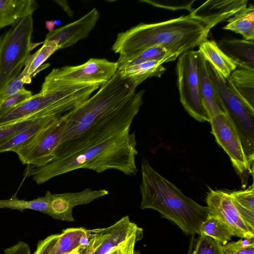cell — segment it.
Here are the masks:
<instances>
[{"label": "cell", "instance_id": "obj_1", "mask_svg": "<svg viewBox=\"0 0 254 254\" xmlns=\"http://www.w3.org/2000/svg\"><path fill=\"white\" fill-rule=\"evenodd\" d=\"M136 88L117 71L93 96L65 113L55 159L129 131L143 104L144 90L136 92Z\"/></svg>", "mask_w": 254, "mask_h": 254}, {"label": "cell", "instance_id": "obj_2", "mask_svg": "<svg viewBox=\"0 0 254 254\" xmlns=\"http://www.w3.org/2000/svg\"><path fill=\"white\" fill-rule=\"evenodd\" d=\"M134 133L127 131L84 148L74 154L57 159L42 167L28 165L25 177H32L37 184L79 169L101 173L116 169L126 175L134 176L137 169L135 157L137 154Z\"/></svg>", "mask_w": 254, "mask_h": 254}, {"label": "cell", "instance_id": "obj_3", "mask_svg": "<svg viewBox=\"0 0 254 254\" xmlns=\"http://www.w3.org/2000/svg\"><path fill=\"white\" fill-rule=\"evenodd\" d=\"M210 30L190 13L158 23H140L119 33L112 50L127 55L159 46L179 57L207 39Z\"/></svg>", "mask_w": 254, "mask_h": 254}, {"label": "cell", "instance_id": "obj_4", "mask_svg": "<svg viewBox=\"0 0 254 254\" xmlns=\"http://www.w3.org/2000/svg\"><path fill=\"white\" fill-rule=\"evenodd\" d=\"M141 173L140 208L157 211L187 235L199 234V227L208 215L207 207L185 195L145 159L141 162Z\"/></svg>", "mask_w": 254, "mask_h": 254}, {"label": "cell", "instance_id": "obj_5", "mask_svg": "<svg viewBox=\"0 0 254 254\" xmlns=\"http://www.w3.org/2000/svg\"><path fill=\"white\" fill-rule=\"evenodd\" d=\"M100 87L90 84L57 86L44 80L38 93L0 113V126L34 115H64L88 99Z\"/></svg>", "mask_w": 254, "mask_h": 254}, {"label": "cell", "instance_id": "obj_6", "mask_svg": "<svg viewBox=\"0 0 254 254\" xmlns=\"http://www.w3.org/2000/svg\"><path fill=\"white\" fill-rule=\"evenodd\" d=\"M32 14L21 19L0 36V96L21 72L30 52L44 42L33 43Z\"/></svg>", "mask_w": 254, "mask_h": 254}, {"label": "cell", "instance_id": "obj_7", "mask_svg": "<svg viewBox=\"0 0 254 254\" xmlns=\"http://www.w3.org/2000/svg\"><path fill=\"white\" fill-rule=\"evenodd\" d=\"M207 67L220 101L240 138L248 159L254 157V108L235 91L228 78L222 77L207 62Z\"/></svg>", "mask_w": 254, "mask_h": 254}, {"label": "cell", "instance_id": "obj_8", "mask_svg": "<svg viewBox=\"0 0 254 254\" xmlns=\"http://www.w3.org/2000/svg\"><path fill=\"white\" fill-rule=\"evenodd\" d=\"M198 51L190 50L179 57L176 73L180 101L187 112L198 121L210 119L201 98L197 71Z\"/></svg>", "mask_w": 254, "mask_h": 254}, {"label": "cell", "instance_id": "obj_9", "mask_svg": "<svg viewBox=\"0 0 254 254\" xmlns=\"http://www.w3.org/2000/svg\"><path fill=\"white\" fill-rule=\"evenodd\" d=\"M117 70V62L93 58L79 65L54 68L44 80L57 86L90 84L101 86L107 82Z\"/></svg>", "mask_w": 254, "mask_h": 254}, {"label": "cell", "instance_id": "obj_10", "mask_svg": "<svg viewBox=\"0 0 254 254\" xmlns=\"http://www.w3.org/2000/svg\"><path fill=\"white\" fill-rule=\"evenodd\" d=\"M64 115L15 152L22 164L42 167L56 159L63 130Z\"/></svg>", "mask_w": 254, "mask_h": 254}, {"label": "cell", "instance_id": "obj_11", "mask_svg": "<svg viewBox=\"0 0 254 254\" xmlns=\"http://www.w3.org/2000/svg\"><path fill=\"white\" fill-rule=\"evenodd\" d=\"M212 133L216 142L229 155L232 165L242 180L243 187L247 186L250 175L254 169L250 167L239 136L226 114L212 118L209 121Z\"/></svg>", "mask_w": 254, "mask_h": 254}, {"label": "cell", "instance_id": "obj_12", "mask_svg": "<svg viewBox=\"0 0 254 254\" xmlns=\"http://www.w3.org/2000/svg\"><path fill=\"white\" fill-rule=\"evenodd\" d=\"M206 202L208 214L225 223L231 230L233 236L254 238V231L250 229L241 215L228 192L209 189Z\"/></svg>", "mask_w": 254, "mask_h": 254}, {"label": "cell", "instance_id": "obj_13", "mask_svg": "<svg viewBox=\"0 0 254 254\" xmlns=\"http://www.w3.org/2000/svg\"><path fill=\"white\" fill-rule=\"evenodd\" d=\"M109 193L105 189L92 190L87 188L76 192L52 193L51 216L62 221H74L72 210L75 206L88 204L96 199L108 194Z\"/></svg>", "mask_w": 254, "mask_h": 254}, {"label": "cell", "instance_id": "obj_14", "mask_svg": "<svg viewBox=\"0 0 254 254\" xmlns=\"http://www.w3.org/2000/svg\"><path fill=\"white\" fill-rule=\"evenodd\" d=\"M99 12L94 8L78 20L50 31L45 40L56 41L60 49L70 47L85 38L99 18Z\"/></svg>", "mask_w": 254, "mask_h": 254}, {"label": "cell", "instance_id": "obj_15", "mask_svg": "<svg viewBox=\"0 0 254 254\" xmlns=\"http://www.w3.org/2000/svg\"><path fill=\"white\" fill-rule=\"evenodd\" d=\"M247 3L246 0H208L190 13L211 29L247 6Z\"/></svg>", "mask_w": 254, "mask_h": 254}, {"label": "cell", "instance_id": "obj_16", "mask_svg": "<svg viewBox=\"0 0 254 254\" xmlns=\"http://www.w3.org/2000/svg\"><path fill=\"white\" fill-rule=\"evenodd\" d=\"M206 63V60L199 53L197 64L199 91L203 106L210 120L225 112L210 77Z\"/></svg>", "mask_w": 254, "mask_h": 254}, {"label": "cell", "instance_id": "obj_17", "mask_svg": "<svg viewBox=\"0 0 254 254\" xmlns=\"http://www.w3.org/2000/svg\"><path fill=\"white\" fill-rule=\"evenodd\" d=\"M105 229V237L91 254H107L133 235L143 230L132 222L128 216L122 218Z\"/></svg>", "mask_w": 254, "mask_h": 254}, {"label": "cell", "instance_id": "obj_18", "mask_svg": "<svg viewBox=\"0 0 254 254\" xmlns=\"http://www.w3.org/2000/svg\"><path fill=\"white\" fill-rule=\"evenodd\" d=\"M91 230L83 228H71L64 230L58 239L50 254H75L88 246Z\"/></svg>", "mask_w": 254, "mask_h": 254}, {"label": "cell", "instance_id": "obj_19", "mask_svg": "<svg viewBox=\"0 0 254 254\" xmlns=\"http://www.w3.org/2000/svg\"><path fill=\"white\" fill-rule=\"evenodd\" d=\"M217 45L237 67L254 69V41L222 39Z\"/></svg>", "mask_w": 254, "mask_h": 254}, {"label": "cell", "instance_id": "obj_20", "mask_svg": "<svg viewBox=\"0 0 254 254\" xmlns=\"http://www.w3.org/2000/svg\"><path fill=\"white\" fill-rule=\"evenodd\" d=\"M37 7L34 0H0V30L14 26L23 18L33 14Z\"/></svg>", "mask_w": 254, "mask_h": 254}, {"label": "cell", "instance_id": "obj_21", "mask_svg": "<svg viewBox=\"0 0 254 254\" xmlns=\"http://www.w3.org/2000/svg\"><path fill=\"white\" fill-rule=\"evenodd\" d=\"M198 52L214 68L225 78L237 67L236 64L213 40L205 39L198 46Z\"/></svg>", "mask_w": 254, "mask_h": 254}, {"label": "cell", "instance_id": "obj_22", "mask_svg": "<svg viewBox=\"0 0 254 254\" xmlns=\"http://www.w3.org/2000/svg\"><path fill=\"white\" fill-rule=\"evenodd\" d=\"M164 63L163 61H147L119 68L117 71L122 78L137 87L148 78L160 77L166 70L163 65Z\"/></svg>", "mask_w": 254, "mask_h": 254}, {"label": "cell", "instance_id": "obj_23", "mask_svg": "<svg viewBox=\"0 0 254 254\" xmlns=\"http://www.w3.org/2000/svg\"><path fill=\"white\" fill-rule=\"evenodd\" d=\"M58 49H60V47L56 41L45 40L41 48L28 56L22 69L25 75V84L30 83L33 77L41 70L49 66V64H43Z\"/></svg>", "mask_w": 254, "mask_h": 254}, {"label": "cell", "instance_id": "obj_24", "mask_svg": "<svg viewBox=\"0 0 254 254\" xmlns=\"http://www.w3.org/2000/svg\"><path fill=\"white\" fill-rule=\"evenodd\" d=\"M62 115L48 116L41 118L31 126L15 135L0 146V153L6 151L15 152L18 149L34 138L42 130L56 121Z\"/></svg>", "mask_w": 254, "mask_h": 254}, {"label": "cell", "instance_id": "obj_25", "mask_svg": "<svg viewBox=\"0 0 254 254\" xmlns=\"http://www.w3.org/2000/svg\"><path fill=\"white\" fill-rule=\"evenodd\" d=\"M227 78L238 94L254 108V69L238 67Z\"/></svg>", "mask_w": 254, "mask_h": 254}, {"label": "cell", "instance_id": "obj_26", "mask_svg": "<svg viewBox=\"0 0 254 254\" xmlns=\"http://www.w3.org/2000/svg\"><path fill=\"white\" fill-rule=\"evenodd\" d=\"M178 57L165 48L157 46L145 49L134 54L120 55L117 63L119 69L147 61H163L165 63H168L175 60Z\"/></svg>", "mask_w": 254, "mask_h": 254}, {"label": "cell", "instance_id": "obj_27", "mask_svg": "<svg viewBox=\"0 0 254 254\" xmlns=\"http://www.w3.org/2000/svg\"><path fill=\"white\" fill-rule=\"evenodd\" d=\"M223 29L229 30L241 34L245 40H254V6H246L227 20Z\"/></svg>", "mask_w": 254, "mask_h": 254}, {"label": "cell", "instance_id": "obj_28", "mask_svg": "<svg viewBox=\"0 0 254 254\" xmlns=\"http://www.w3.org/2000/svg\"><path fill=\"white\" fill-rule=\"evenodd\" d=\"M52 194L51 192L47 191L43 196L31 200H26L19 199L16 196V193H15L8 199L0 200V208H6L21 211L25 209H30L50 216Z\"/></svg>", "mask_w": 254, "mask_h": 254}, {"label": "cell", "instance_id": "obj_29", "mask_svg": "<svg viewBox=\"0 0 254 254\" xmlns=\"http://www.w3.org/2000/svg\"><path fill=\"white\" fill-rule=\"evenodd\" d=\"M234 204L250 229L254 231V185L229 192Z\"/></svg>", "mask_w": 254, "mask_h": 254}, {"label": "cell", "instance_id": "obj_30", "mask_svg": "<svg viewBox=\"0 0 254 254\" xmlns=\"http://www.w3.org/2000/svg\"><path fill=\"white\" fill-rule=\"evenodd\" d=\"M198 231L200 235L209 237L222 245L228 243L233 236L231 230L225 223L208 214L201 223Z\"/></svg>", "mask_w": 254, "mask_h": 254}, {"label": "cell", "instance_id": "obj_31", "mask_svg": "<svg viewBox=\"0 0 254 254\" xmlns=\"http://www.w3.org/2000/svg\"><path fill=\"white\" fill-rule=\"evenodd\" d=\"M43 117L44 116L34 115L12 123L0 125V146L15 135L24 130Z\"/></svg>", "mask_w": 254, "mask_h": 254}, {"label": "cell", "instance_id": "obj_32", "mask_svg": "<svg viewBox=\"0 0 254 254\" xmlns=\"http://www.w3.org/2000/svg\"><path fill=\"white\" fill-rule=\"evenodd\" d=\"M221 254H254V238H241L222 245Z\"/></svg>", "mask_w": 254, "mask_h": 254}, {"label": "cell", "instance_id": "obj_33", "mask_svg": "<svg viewBox=\"0 0 254 254\" xmlns=\"http://www.w3.org/2000/svg\"><path fill=\"white\" fill-rule=\"evenodd\" d=\"M221 246L212 238L200 235L195 242L192 254H221Z\"/></svg>", "mask_w": 254, "mask_h": 254}, {"label": "cell", "instance_id": "obj_34", "mask_svg": "<svg viewBox=\"0 0 254 254\" xmlns=\"http://www.w3.org/2000/svg\"><path fill=\"white\" fill-rule=\"evenodd\" d=\"M24 78V73L21 71L20 74L7 85L2 92L0 96V102L25 90Z\"/></svg>", "mask_w": 254, "mask_h": 254}, {"label": "cell", "instance_id": "obj_35", "mask_svg": "<svg viewBox=\"0 0 254 254\" xmlns=\"http://www.w3.org/2000/svg\"><path fill=\"white\" fill-rule=\"evenodd\" d=\"M32 96V92L25 89L0 102V113L12 108L26 101Z\"/></svg>", "mask_w": 254, "mask_h": 254}, {"label": "cell", "instance_id": "obj_36", "mask_svg": "<svg viewBox=\"0 0 254 254\" xmlns=\"http://www.w3.org/2000/svg\"><path fill=\"white\" fill-rule=\"evenodd\" d=\"M142 236L143 230L135 234L107 254H134L135 244L141 239Z\"/></svg>", "mask_w": 254, "mask_h": 254}, {"label": "cell", "instance_id": "obj_37", "mask_svg": "<svg viewBox=\"0 0 254 254\" xmlns=\"http://www.w3.org/2000/svg\"><path fill=\"white\" fill-rule=\"evenodd\" d=\"M58 236L59 234L51 235L45 239L40 241L33 254H50Z\"/></svg>", "mask_w": 254, "mask_h": 254}, {"label": "cell", "instance_id": "obj_38", "mask_svg": "<svg viewBox=\"0 0 254 254\" xmlns=\"http://www.w3.org/2000/svg\"><path fill=\"white\" fill-rule=\"evenodd\" d=\"M4 254H32L29 246L23 241H19L16 244L5 249Z\"/></svg>", "mask_w": 254, "mask_h": 254}, {"label": "cell", "instance_id": "obj_39", "mask_svg": "<svg viewBox=\"0 0 254 254\" xmlns=\"http://www.w3.org/2000/svg\"><path fill=\"white\" fill-rule=\"evenodd\" d=\"M195 242L196 241L194 239V236H191L190 240L187 254H192Z\"/></svg>", "mask_w": 254, "mask_h": 254}]
</instances>
